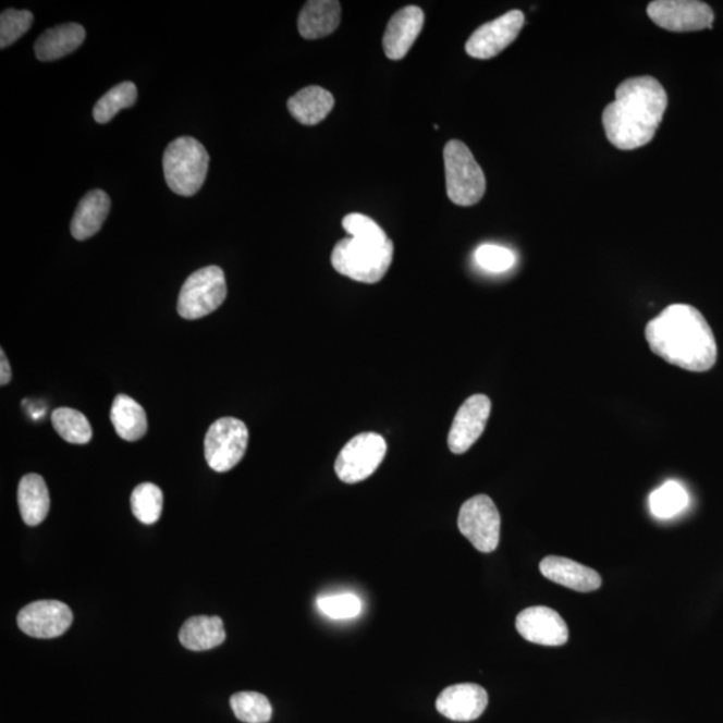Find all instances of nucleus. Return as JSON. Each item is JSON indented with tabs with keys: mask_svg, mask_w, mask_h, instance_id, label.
<instances>
[{
	"mask_svg": "<svg viewBox=\"0 0 723 723\" xmlns=\"http://www.w3.org/2000/svg\"><path fill=\"white\" fill-rule=\"evenodd\" d=\"M646 340L652 353L687 371H708L719 357L708 320L689 305L664 308L647 323Z\"/></svg>",
	"mask_w": 723,
	"mask_h": 723,
	"instance_id": "obj_1",
	"label": "nucleus"
},
{
	"mask_svg": "<svg viewBox=\"0 0 723 723\" xmlns=\"http://www.w3.org/2000/svg\"><path fill=\"white\" fill-rule=\"evenodd\" d=\"M667 102L666 90L658 79L649 75L626 79L602 115L609 142L621 150L645 147L654 139Z\"/></svg>",
	"mask_w": 723,
	"mask_h": 723,
	"instance_id": "obj_2",
	"label": "nucleus"
},
{
	"mask_svg": "<svg viewBox=\"0 0 723 723\" xmlns=\"http://www.w3.org/2000/svg\"><path fill=\"white\" fill-rule=\"evenodd\" d=\"M394 244H376L347 237L338 242L331 254V265L341 275L355 282L376 284L387 275L393 264Z\"/></svg>",
	"mask_w": 723,
	"mask_h": 723,
	"instance_id": "obj_3",
	"label": "nucleus"
},
{
	"mask_svg": "<svg viewBox=\"0 0 723 723\" xmlns=\"http://www.w3.org/2000/svg\"><path fill=\"white\" fill-rule=\"evenodd\" d=\"M169 188L184 197L195 196L206 183L209 155L194 137H179L168 145L162 160Z\"/></svg>",
	"mask_w": 723,
	"mask_h": 723,
	"instance_id": "obj_4",
	"label": "nucleus"
},
{
	"mask_svg": "<svg viewBox=\"0 0 723 723\" xmlns=\"http://www.w3.org/2000/svg\"><path fill=\"white\" fill-rule=\"evenodd\" d=\"M446 192L459 207H471L486 195L487 180L475 156L464 143L452 139L444 148Z\"/></svg>",
	"mask_w": 723,
	"mask_h": 723,
	"instance_id": "obj_5",
	"label": "nucleus"
},
{
	"mask_svg": "<svg viewBox=\"0 0 723 723\" xmlns=\"http://www.w3.org/2000/svg\"><path fill=\"white\" fill-rule=\"evenodd\" d=\"M225 297L224 271L218 266L204 267L185 280L180 291L177 311L181 318L200 319L218 310Z\"/></svg>",
	"mask_w": 723,
	"mask_h": 723,
	"instance_id": "obj_6",
	"label": "nucleus"
},
{
	"mask_svg": "<svg viewBox=\"0 0 723 723\" xmlns=\"http://www.w3.org/2000/svg\"><path fill=\"white\" fill-rule=\"evenodd\" d=\"M249 433L246 424L241 419L224 417L208 429L204 452L209 468L215 471H229L241 463L246 454Z\"/></svg>",
	"mask_w": 723,
	"mask_h": 723,
	"instance_id": "obj_7",
	"label": "nucleus"
},
{
	"mask_svg": "<svg viewBox=\"0 0 723 723\" xmlns=\"http://www.w3.org/2000/svg\"><path fill=\"white\" fill-rule=\"evenodd\" d=\"M388 444L381 434L360 433L343 446L335 461L341 481L357 483L376 474L387 456Z\"/></svg>",
	"mask_w": 723,
	"mask_h": 723,
	"instance_id": "obj_8",
	"label": "nucleus"
},
{
	"mask_svg": "<svg viewBox=\"0 0 723 723\" xmlns=\"http://www.w3.org/2000/svg\"><path fill=\"white\" fill-rule=\"evenodd\" d=\"M458 528L477 551L493 552L499 546L501 532V517L493 500L478 494L465 501L459 510Z\"/></svg>",
	"mask_w": 723,
	"mask_h": 723,
	"instance_id": "obj_9",
	"label": "nucleus"
},
{
	"mask_svg": "<svg viewBox=\"0 0 723 723\" xmlns=\"http://www.w3.org/2000/svg\"><path fill=\"white\" fill-rule=\"evenodd\" d=\"M647 15L659 27L675 33L701 32L714 22L713 10L698 0H655L647 8Z\"/></svg>",
	"mask_w": 723,
	"mask_h": 723,
	"instance_id": "obj_10",
	"label": "nucleus"
},
{
	"mask_svg": "<svg viewBox=\"0 0 723 723\" xmlns=\"http://www.w3.org/2000/svg\"><path fill=\"white\" fill-rule=\"evenodd\" d=\"M524 23L526 16L520 10H512L498 20L486 23L470 35L465 45L466 54L476 60H491L515 42Z\"/></svg>",
	"mask_w": 723,
	"mask_h": 723,
	"instance_id": "obj_11",
	"label": "nucleus"
},
{
	"mask_svg": "<svg viewBox=\"0 0 723 723\" xmlns=\"http://www.w3.org/2000/svg\"><path fill=\"white\" fill-rule=\"evenodd\" d=\"M72 623V610L58 600H39L23 608L17 615V626L22 632L39 639L60 637Z\"/></svg>",
	"mask_w": 723,
	"mask_h": 723,
	"instance_id": "obj_12",
	"label": "nucleus"
},
{
	"mask_svg": "<svg viewBox=\"0 0 723 723\" xmlns=\"http://www.w3.org/2000/svg\"><path fill=\"white\" fill-rule=\"evenodd\" d=\"M492 402L487 395L476 394L466 400L453 419L448 445L454 454L468 452L486 430L491 416Z\"/></svg>",
	"mask_w": 723,
	"mask_h": 723,
	"instance_id": "obj_13",
	"label": "nucleus"
},
{
	"mask_svg": "<svg viewBox=\"0 0 723 723\" xmlns=\"http://www.w3.org/2000/svg\"><path fill=\"white\" fill-rule=\"evenodd\" d=\"M516 628L524 639L541 646H563L569 637L563 617L542 605L522 611L516 617Z\"/></svg>",
	"mask_w": 723,
	"mask_h": 723,
	"instance_id": "obj_14",
	"label": "nucleus"
},
{
	"mask_svg": "<svg viewBox=\"0 0 723 723\" xmlns=\"http://www.w3.org/2000/svg\"><path fill=\"white\" fill-rule=\"evenodd\" d=\"M488 693L476 684L446 687L437 698L436 708L446 719L470 722L480 719L488 707Z\"/></svg>",
	"mask_w": 723,
	"mask_h": 723,
	"instance_id": "obj_15",
	"label": "nucleus"
},
{
	"mask_svg": "<svg viewBox=\"0 0 723 723\" xmlns=\"http://www.w3.org/2000/svg\"><path fill=\"white\" fill-rule=\"evenodd\" d=\"M424 23V11L417 5H407L392 16L382 40L384 54L389 60H404L421 34Z\"/></svg>",
	"mask_w": 723,
	"mask_h": 723,
	"instance_id": "obj_16",
	"label": "nucleus"
},
{
	"mask_svg": "<svg viewBox=\"0 0 723 723\" xmlns=\"http://www.w3.org/2000/svg\"><path fill=\"white\" fill-rule=\"evenodd\" d=\"M540 573L548 580L577 592H592L602 587V577L597 571L567 557L547 556L540 563Z\"/></svg>",
	"mask_w": 723,
	"mask_h": 723,
	"instance_id": "obj_17",
	"label": "nucleus"
},
{
	"mask_svg": "<svg viewBox=\"0 0 723 723\" xmlns=\"http://www.w3.org/2000/svg\"><path fill=\"white\" fill-rule=\"evenodd\" d=\"M110 207H112L110 197L107 192L101 189L90 191L84 198H81L72 224H70L73 237L83 242L95 236L102 229L110 212Z\"/></svg>",
	"mask_w": 723,
	"mask_h": 723,
	"instance_id": "obj_18",
	"label": "nucleus"
},
{
	"mask_svg": "<svg viewBox=\"0 0 723 723\" xmlns=\"http://www.w3.org/2000/svg\"><path fill=\"white\" fill-rule=\"evenodd\" d=\"M85 28L78 23H66L46 30L35 42L34 50L39 61L52 62L72 54L85 42Z\"/></svg>",
	"mask_w": 723,
	"mask_h": 723,
	"instance_id": "obj_19",
	"label": "nucleus"
},
{
	"mask_svg": "<svg viewBox=\"0 0 723 723\" xmlns=\"http://www.w3.org/2000/svg\"><path fill=\"white\" fill-rule=\"evenodd\" d=\"M341 10L335 0H310L301 11L297 30L305 39L328 37L340 26Z\"/></svg>",
	"mask_w": 723,
	"mask_h": 723,
	"instance_id": "obj_20",
	"label": "nucleus"
},
{
	"mask_svg": "<svg viewBox=\"0 0 723 723\" xmlns=\"http://www.w3.org/2000/svg\"><path fill=\"white\" fill-rule=\"evenodd\" d=\"M334 105L330 91L320 86H308L289 99L287 108L299 124L314 126L331 113Z\"/></svg>",
	"mask_w": 723,
	"mask_h": 723,
	"instance_id": "obj_21",
	"label": "nucleus"
},
{
	"mask_svg": "<svg viewBox=\"0 0 723 723\" xmlns=\"http://www.w3.org/2000/svg\"><path fill=\"white\" fill-rule=\"evenodd\" d=\"M17 504L27 526H39L50 511V494L42 476L27 475L17 487Z\"/></svg>",
	"mask_w": 723,
	"mask_h": 723,
	"instance_id": "obj_22",
	"label": "nucleus"
},
{
	"mask_svg": "<svg viewBox=\"0 0 723 723\" xmlns=\"http://www.w3.org/2000/svg\"><path fill=\"white\" fill-rule=\"evenodd\" d=\"M181 645L191 651H206L223 645L225 629L219 616H194L180 629Z\"/></svg>",
	"mask_w": 723,
	"mask_h": 723,
	"instance_id": "obj_23",
	"label": "nucleus"
},
{
	"mask_svg": "<svg viewBox=\"0 0 723 723\" xmlns=\"http://www.w3.org/2000/svg\"><path fill=\"white\" fill-rule=\"evenodd\" d=\"M117 434L125 441L142 440L148 431V418L144 407L125 394L115 396L110 412Z\"/></svg>",
	"mask_w": 723,
	"mask_h": 723,
	"instance_id": "obj_24",
	"label": "nucleus"
},
{
	"mask_svg": "<svg viewBox=\"0 0 723 723\" xmlns=\"http://www.w3.org/2000/svg\"><path fill=\"white\" fill-rule=\"evenodd\" d=\"M689 501V493L682 483L667 481L650 494V510L657 518L667 520L684 512Z\"/></svg>",
	"mask_w": 723,
	"mask_h": 723,
	"instance_id": "obj_25",
	"label": "nucleus"
},
{
	"mask_svg": "<svg viewBox=\"0 0 723 723\" xmlns=\"http://www.w3.org/2000/svg\"><path fill=\"white\" fill-rule=\"evenodd\" d=\"M52 427L70 444L85 445L90 442L93 429L83 413L70 407H60L51 414Z\"/></svg>",
	"mask_w": 723,
	"mask_h": 723,
	"instance_id": "obj_26",
	"label": "nucleus"
},
{
	"mask_svg": "<svg viewBox=\"0 0 723 723\" xmlns=\"http://www.w3.org/2000/svg\"><path fill=\"white\" fill-rule=\"evenodd\" d=\"M137 101V86L130 81L119 84L98 99L93 115L98 124H108L121 110L132 108Z\"/></svg>",
	"mask_w": 723,
	"mask_h": 723,
	"instance_id": "obj_27",
	"label": "nucleus"
},
{
	"mask_svg": "<svg viewBox=\"0 0 723 723\" xmlns=\"http://www.w3.org/2000/svg\"><path fill=\"white\" fill-rule=\"evenodd\" d=\"M231 708L236 719L244 723H267L272 719V707L264 694L243 691L233 694Z\"/></svg>",
	"mask_w": 723,
	"mask_h": 723,
	"instance_id": "obj_28",
	"label": "nucleus"
},
{
	"mask_svg": "<svg viewBox=\"0 0 723 723\" xmlns=\"http://www.w3.org/2000/svg\"><path fill=\"white\" fill-rule=\"evenodd\" d=\"M133 515L143 524L159 522L164 505V494L159 487L151 482H144L134 489L131 499Z\"/></svg>",
	"mask_w": 723,
	"mask_h": 723,
	"instance_id": "obj_29",
	"label": "nucleus"
},
{
	"mask_svg": "<svg viewBox=\"0 0 723 723\" xmlns=\"http://www.w3.org/2000/svg\"><path fill=\"white\" fill-rule=\"evenodd\" d=\"M320 612L330 620H354L360 615L362 600L354 593L326 595L317 600Z\"/></svg>",
	"mask_w": 723,
	"mask_h": 723,
	"instance_id": "obj_30",
	"label": "nucleus"
},
{
	"mask_svg": "<svg viewBox=\"0 0 723 723\" xmlns=\"http://www.w3.org/2000/svg\"><path fill=\"white\" fill-rule=\"evenodd\" d=\"M34 22V15L27 10H4L0 16V49L9 48L25 35Z\"/></svg>",
	"mask_w": 723,
	"mask_h": 723,
	"instance_id": "obj_31",
	"label": "nucleus"
},
{
	"mask_svg": "<svg viewBox=\"0 0 723 723\" xmlns=\"http://www.w3.org/2000/svg\"><path fill=\"white\" fill-rule=\"evenodd\" d=\"M342 225L350 237L358 238V241L376 244H387L390 241L387 233L369 216L350 213L343 219Z\"/></svg>",
	"mask_w": 723,
	"mask_h": 723,
	"instance_id": "obj_32",
	"label": "nucleus"
},
{
	"mask_svg": "<svg viewBox=\"0 0 723 723\" xmlns=\"http://www.w3.org/2000/svg\"><path fill=\"white\" fill-rule=\"evenodd\" d=\"M476 260L483 270L491 272H505L515 266V255L512 250L494 244H483L476 250Z\"/></svg>",
	"mask_w": 723,
	"mask_h": 723,
	"instance_id": "obj_33",
	"label": "nucleus"
},
{
	"mask_svg": "<svg viewBox=\"0 0 723 723\" xmlns=\"http://www.w3.org/2000/svg\"><path fill=\"white\" fill-rule=\"evenodd\" d=\"M0 358H2V362H0V384L5 387L11 381V367L8 357H5L4 350L0 352Z\"/></svg>",
	"mask_w": 723,
	"mask_h": 723,
	"instance_id": "obj_34",
	"label": "nucleus"
}]
</instances>
